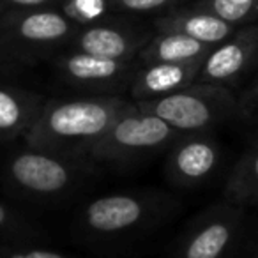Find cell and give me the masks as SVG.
Instances as JSON below:
<instances>
[{"label": "cell", "instance_id": "1", "mask_svg": "<svg viewBox=\"0 0 258 258\" xmlns=\"http://www.w3.org/2000/svg\"><path fill=\"white\" fill-rule=\"evenodd\" d=\"M133 106V101L108 94L46 99L22 140L34 147L89 158L111 124Z\"/></svg>", "mask_w": 258, "mask_h": 258}, {"label": "cell", "instance_id": "2", "mask_svg": "<svg viewBox=\"0 0 258 258\" xmlns=\"http://www.w3.org/2000/svg\"><path fill=\"white\" fill-rule=\"evenodd\" d=\"M180 211L165 191L124 189L85 202L75 216V235L89 244H120L159 228Z\"/></svg>", "mask_w": 258, "mask_h": 258}, {"label": "cell", "instance_id": "3", "mask_svg": "<svg viewBox=\"0 0 258 258\" xmlns=\"http://www.w3.org/2000/svg\"><path fill=\"white\" fill-rule=\"evenodd\" d=\"M90 158L23 144L11 149L0 165V180L15 198L50 204L69 198L97 173Z\"/></svg>", "mask_w": 258, "mask_h": 258}, {"label": "cell", "instance_id": "4", "mask_svg": "<svg viewBox=\"0 0 258 258\" xmlns=\"http://www.w3.org/2000/svg\"><path fill=\"white\" fill-rule=\"evenodd\" d=\"M78 29L58 8L8 9L0 22V53L20 68L53 58L68 50Z\"/></svg>", "mask_w": 258, "mask_h": 258}, {"label": "cell", "instance_id": "5", "mask_svg": "<svg viewBox=\"0 0 258 258\" xmlns=\"http://www.w3.org/2000/svg\"><path fill=\"white\" fill-rule=\"evenodd\" d=\"M138 110L163 118L180 135L214 133L237 118V92L214 83L195 82L173 94L135 103Z\"/></svg>", "mask_w": 258, "mask_h": 258}, {"label": "cell", "instance_id": "6", "mask_svg": "<svg viewBox=\"0 0 258 258\" xmlns=\"http://www.w3.org/2000/svg\"><path fill=\"white\" fill-rule=\"evenodd\" d=\"M179 137V131L163 118L138 110L135 104L111 124L89 158L96 165L129 166L166 152Z\"/></svg>", "mask_w": 258, "mask_h": 258}, {"label": "cell", "instance_id": "7", "mask_svg": "<svg viewBox=\"0 0 258 258\" xmlns=\"http://www.w3.org/2000/svg\"><path fill=\"white\" fill-rule=\"evenodd\" d=\"M246 228V207L223 198L189 221L172 258H228Z\"/></svg>", "mask_w": 258, "mask_h": 258}, {"label": "cell", "instance_id": "8", "mask_svg": "<svg viewBox=\"0 0 258 258\" xmlns=\"http://www.w3.org/2000/svg\"><path fill=\"white\" fill-rule=\"evenodd\" d=\"M140 62H122L75 50H64L53 57L58 78L83 94L122 96L127 92Z\"/></svg>", "mask_w": 258, "mask_h": 258}, {"label": "cell", "instance_id": "9", "mask_svg": "<svg viewBox=\"0 0 258 258\" xmlns=\"http://www.w3.org/2000/svg\"><path fill=\"white\" fill-rule=\"evenodd\" d=\"M258 68V23L242 25L211 48L200 66L197 82L235 89Z\"/></svg>", "mask_w": 258, "mask_h": 258}, {"label": "cell", "instance_id": "10", "mask_svg": "<svg viewBox=\"0 0 258 258\" xmlns=\"http://www.w3.org/2000/svg\"><path fill=\"white\" fill-rule=\"evenodd\" d=\"M219 165L221 145L214 135H180L166 151L165 177L179 189H195L212 179Z\"/></svg>", "mask_w": 258, "mask_h": 258}, {"label": "cell", "instance_id": "11", "mask_svg": "<svg viewBox=\"0 0 258 258\" xmlns=\"http://www.w3.org/2000/svg\"><path fill=\"white\" fill-rule=\"evenodd\" d=\"M152 36L154 30H147L138 23L110 16L99 23L80 27L68 50L113 60L133 62L138 60V55Z\"/></svg>", "mask_w": 258, "mask_h": 258}, {"label": "cell", "instance_id": "12", "mask_svg": "<svg viewBox=\"0 0 258 258\" xmlns=\"http://www.w3.org/2000/svg\"><path fill=\"white\" fill-rule=\"evenodd\" d=\"M204 62V60H202ZM202 62L191 64H170V62H152V64H140L135 73L129 96L133 103L149 101L156 97H163L173 94L184 87L197 82Z\"/></svg>", "mask_w": 258, "mask_h": 258}, {"label": "cell", "instance_id": "13", "mask_svg": "<svg viewBox=\"0 0 258 258\" xmlns=\"http://www.w3.org/2000/svg\"><path fill=\"white\" fill-rule=\"evenodd\" d=\"M152 27L154 32H179L209 46H216L239 29L189 4L173 9L166 15L156 16Z\"/></svg>", "mask_w": 258, "mask_h": 258}, {"label": "cell", "instance_id": "14", "mask_svg": "<svg viewBox=\"0 0 258 258\" xmlns=\"http://www.w3.org/2000/svg\"><path fill=\"white\" fill-rule=\"evenodd\" d=\"M44 101L46 97L34 90L0 80V142L25 137Z\"/></svg>", "mask_w": 258, "mask_h": 258}, {"label": "cell", "instance_id": "15", "mask_svg": "<svg viewBox=\"0 0 258 258\" xmlns=\"http://www.w3.org/2000/svg\"><path fill=\"white\" fill-rule=\"evenodd\" d=\"M212 46L179 32H154L144 50L138 55L140 64L170 62V64H191L202 62Z\"/></svg>", "mask_w": 258, "mask_h": 258}, {"label": "cell", "instance_id": "16", "mask_svg": "<svg viewBox=\"0 0 258 258\" xmlns=\"http://www.w3.org/2000/svg\"><path fill=\"white\" fill-rule=\"evenodd\" d=\"M223 198L246 209L258 205V137L226 177Z\"/></svg>", "mask_w": 258, "mask_h": 258}, {"label": "cell", "instance_id": "17", "mask_svg": "<svg viewBox=\"0 0 258 258\" xmlns=\"http://www.w3.org/2000/svg\"><path fill=\"white\" fill-rule=\"evenodd\" d=\"M46 232L18 207L0 200V242H43Z\"/></svg>", "mask_w": 258, "mask_h": 258}, {"label": "cell", "instance_id": "18", "mask_svg": "<svg viewBox=\"0 0 258 258\" xmlns=\"http://www.w3.org/2000/svg\"><path fill=\"white\" fill-rule=\"evenodd\" d=\"M189 6L211 13L235 27L258 22V0H193Z\"/></svg>", "mask_w": 258, "mask_h": 258}, {"label": "cell", "instance_id": "19", "mask_svg": "<svg viewBox=\"0 0 258 258\" xmlns=\"http://www.w3.org/2000/svg\"><path fill=\"white\" fill-rule=\"evenodd\" d=\"M58 9L78 27L99 23L113 16L108 0H62Z\"/></svg>", "mask_w": 258, "mask_h": 258}, {"label": "cell", "instance_id": "20", "mask_svg": "<svg viewBox=\"0 0 258 258\" xmlns=\"http://www.w3.org/2000/svg\"><path fill=\"white\" fill-rule=\"evenodd\" d=\"M113 13L122 15H156L161 16L177 8L187 6L191 0H108Z\"/></svg>", "mask_w": 258, "mask_h": 258}, {"label": "cell", "instance_id": "21", "mask_svg": "<svg viewBox=\"0 0 258 258\" xmlns=\"http://www.w3.org/2000/svg\"><path fill=\"white\" fill-rule=\"evenodd\" d=\"M0 258H75L62 251L51 249L41 242H18L6 240L0 242Z\"/></svg>", "mask_w": 258, "mask_h": 258}, {"label": "cell", "instance_id": "22", "mask_svg": "<svg viewBox=\"0 0 258 258\" xmlns=\"http://www.w3.org/2000/svg\"><path fill=\"white\" fill-rule=\"evenodd\" d=\"M237 118L246 124H258V73L249 85L237 94Z\"/></svg>", "mask_w": 258, "mask_h": 258}, {"label": "cell", "instance_id": "23", "mask_svg": "<svg viewBox=\"0 0 258 258\" xmlns=\"http://www.w3.org/2000/svg\"><path fill=\"white\" fill-rule=\"evenodd\" d=\"M8 9H41L58 8L62 0H2Z\"/></svg>", "mask_w": 258, "mask_h": 258}, {"label": "cell", "instance_id": "24", "mask_svg": "<svg viewBox=\"0 0 258 258\" xmlns=\"http://www.w3.org/2000/svg\"><path fill=\"white\" fill-rule=\"evenodd\" d=\"M20 69H22L20 66H16L15 62H11L0 53V80H11L13 76L18 75Z\"/></svg>", "mask_w": 258, "mask_h": 258}, {"label": "cell", "instance_id": "25", "mask_svg": "<svg viewBox=\"0 0 258 258\" xmlns=\"http://www.w3.org/2000/svg\"><path fill=\"white\" fill-rule=\"evenodd\" d=\"M6 13H8V6H6L2 0H0V22H2V18H4Z\"/></svg>", "mask_w": 258, "mask_h": 258}, {"label": "cell", "instance_id": "26", "mask_svg": "<svg viewBox=\"0 0 258 258\" xmlns=\"http://www.w3.org/2000/svg\"><path fill=\"white\" fill-rule=\"evenodd\" d=\"M253 258H258V253H256V254H254V256H253Z\"/></svg>", "mask_w": 258, "mask_h": 258}]
</instances>
